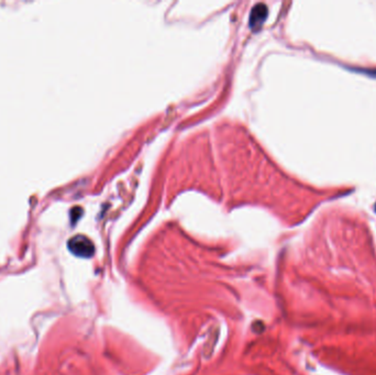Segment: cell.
Instances as JSON below:
<instances>
[{
    "label": "cell",
    "instance_id": "obj_3",
    "mask_svg": "<svg viewBox=\"0 0 376 375\" xmlns=\"http://www.w3.org/2000/svg\"><path fill=\"white\" fill-rule=\"evenodd\" d=\"M375 211H376V205H375Z\"/></svg>",
    "mask_w": 376,
    "mask_h": 375
},
{
    "label": "cell",
    "instance_id": "obj_2",
    "mask_svg": "<svg viewBox=\"0 0 376 375\" xmlns=\"http://www.w3.org/2000/svg\"><path fill=\"white\" fill-rule=\"evenodd\" d=\"M268 15V8L264 3L255 4L250 15V27L253 30L260 28Z\"/></svg>",
    "mask_w": 376,
    "mask_h": 375
},
{
    "label": "cell",
    "instance_id": "obj_1",
    "mask_svg": "<svg viewBox=\"0 0 376 375\" xmlns=\"http://www.w3.org/2000/svg\"><path fill=\"white\" fill-rule=\"evenodd\" d=\"M67 246H69L70 251L73 254L80 258H91L95 253L94 243L87 237L82 236V234H78V236L70 239Z\"/></svg>",
    "mask_w": 376,
    "mask_h": 375
}]
</instances>
